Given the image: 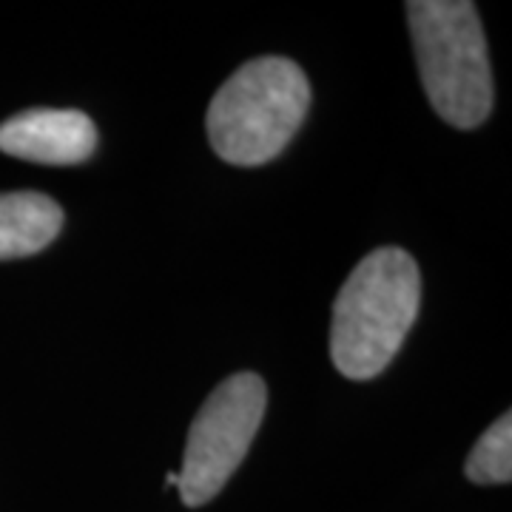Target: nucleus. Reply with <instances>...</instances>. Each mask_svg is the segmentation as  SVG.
<instances>
[{"label": "nucleus", "mask_w": 512, "mask_h": 512, "mask_svg": "<svg viewBox=\"0 0 512 512\" xmlns=\"http://www.w3.org/2000/svg\"><path fill=\"white\" fill-rule=\"evenodd\" d=\"M421 276L416 259L402 248L367 254L333 305L330 356L336 370L367 382L396 359L419 316Z\"/></svg>", "instance_id": "nucleus-1"}, {"label": "nucleus", "mask_w": 512, "mask_h": 512, "mask_svg": "<svg viewBox=\"0 0 512 512\" xmlns=\"http://www.w3.org/2000/svg\"><path fill=\"white\" fill-rule=\"evenodd\" d=\"M311 106V83L288 57H256L214 94L205 117L211 146L225 163L265 165L279 157Z\"/></svg>", "instance_id": "nucleus-2"}, {"label": "nucleus", "mask_w": 512, "mask_h": 512, "mask_svg": "<svg viewBox=\"0 0 512 512\" xmlns=\"http://www.w3.org/2000/svg\"><path fill=\"white\" fill-rule=\"evenodd\" d=\"M407 23L430 106L450 126H481L493 109V72L476 6L470 0H413Z\"/></svg>", "instance_id": "nucleus-3"}, {"label": "nucleus", "mask_w": 512, "mask_h": 512, "mask_svg": "<svg viewBox=\"0 0 512 512\" xmlns=\"http://www.w3.org/2000/svg\"><path fill=\"white\" fill-rule=\"evenodd\" d=\"M268 387L256 373H237L205 399L188 430L180 495L185 507H202L217 498L228 478L248 456L265 416Z\"/></svg>", "instance_id": "nucleus-4"}, {"label": "nucleus", "mask_w": 512, "mask_h": 512, "mask_svg": "<svg viewBox=\"0 0 512 512\" xmlns=\"http://www.w3.org/2000/svg\"><path fill=\"white\" fill-rule=\"evenodd\" d=\"M97 148L92 117L77 109H32L0 126V151L26 163L77 165Z\"/></svg>", "instance_id": "nucleus-5"}, {"label": "nucleus", "mask_w": 512, "mask_h": 512, "mask_svg": "<svg viewBox=\"0 0 512 512\" xmlns=\"http://www.w3.org/2000/svg\"><path fill=\"white\" fill-rule=\"evenodd\" d=\"M63 228V208L37 191L0 194V259L40 254Z\"/></svg>", "instance_id": "nucleus-6"}, {"label": "nucleus", "mask_w": 512, "mask_h": 512, "mask_svg": "<svg viewBox=\"0 0 512 512\" xmlns=\"http://www.w3.org/2000/svg\"><path fill=\"white\" fill-rule=\"evenodd\" d=\"M473 484H510L512 481V413L495 419L476 441L464 467Z\"/></svg>", "instance_id": "nucleus-7"}, {"label": "nucleus", "mask_w": 512, "mask_h": 512, "mask_svg": "<svg viewBox=\"0 0 512 512\" xmlns=\"http://www.w3.org/2000/svg\"><path fill=\"white\" fill-rule=\"evenodd\" d=\"M165 484H180V476H177V473H168V476H165Z\"/></svg>", "instance_id": "nucleus-8"}]
</instances>
